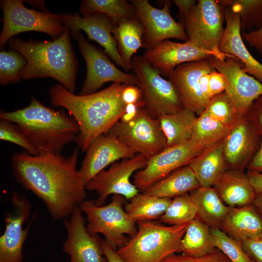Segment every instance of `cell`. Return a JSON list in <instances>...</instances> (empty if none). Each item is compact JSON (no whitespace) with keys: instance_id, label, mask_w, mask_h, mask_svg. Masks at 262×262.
I'll return each mask as SVG.
<instances>
[{"instance_id":"cell-1","label":"cell","mask_w":262,"mask_h":262,"mask_svg":"<svg viewBox=\"0 0 262 262\" xmlns=\"http://www.w3.org/2000/svg\"><path fill=\"white\" fill-rule=\"evenodd\" d=\"M79 149L77 147L67 157L33 156L25 150L11 157L15 180L42 201L53 220L66 218L86 199L85 183L77 169Z\"/></svg>"},{"instance_id":"cell-2","label":"cell","mask_w":262,"mask_h":262,"mask_svg":"<svg viewBox=\"0 0 262 262\" xmlns=\"http://www.w3.org/2000/svg\"><path fill=\"white\" fill-rule=\"evenodd\" d=\"M126 84L113 82L102 90L85 95H75L61 84L50 88L51 104L66 109L77 122L80 131L75 142L82 152L119 121L126 106L121 97Z\"/></svg>"},{"instance_id":"cell-3","label":"cell","mask_w":262,"mask_h":262,"mask_svg":"<svg viewBox=\"0 0 262 262\" xmlns=\"http://www.w3.org/2000/svg\"><path fill=\"white\" fill-rule=\"evenodd\" d=\"M70 35V31L66 28L59 37L52 40L10 39L9 48L17 51L27 61L19 72L20 78L24 80L51 78L74 94L78 62Z\"/></svg>"},{"instance_id":"cell-4","label":"cell","mask_w":262,"mask_h":262,"mask_svg":"<svg viewBox=\"0 0 262 262\" xmlns=\"http://www.w3.org/2000/svg\"><path fill=\"white\" fill-rule=\"evenodd\" d=\"M0 119L15 124L39 154H60L79 133L76 120L63 109L46 107L33 97L27 106L13 112L1 111Z\"/></svg>"},{"instance_id":"cell-5","label":"cell","mask_w":262,"mask_h":262,"mask_svg":"<svg viewBox=\"0 0 262 262\" xmlns=\"http://www.w3.org/2000/svg\"><path fill=\"white\" fill-rule=\"evenodd\" d=\"M136 224V233L116 250L124 262H161L180 252V242L188 223L169 226L147 221Z\"/></svg>"},{"instance_id":"cell-6","label":"cell","mask_w":262,"mask_h":262,"mask_svg":"<svg viewBox=\"0 0 262 262\" xmlns=\"http://www.w3.org/2000/svg\"><path fill=\"white\" fill-rule=\"evenodd\" d=\"M125 198L114 195L107 205L97 206L93 200H85L79 207L86 215V229L91 235L101 234L105 240L116 250L124 246L137 232L136 222L123 208Z\"/></svg>"},{"instance_id":"cell-7","label":"cell","mask_w":262,"mask_h":262,"mask_svg":"<svg viewBox=\"0 0 262 262\" xmlns=\"http://www.w3.org/2000/svg\"><path fill=\"white\" fill-rule=\"evenodd\" d=\"M131 70L137 78L149 114L157 118L163 114L176 113L184 108L173 83L163 78L143 56L134 55Z\"/></svg>"},{"instance_id":"cell-8","label":"cell","mask_w":262,"mask_h":262,"mask_svg":"<svg viewBox=\"0 0 262 262\" xmlns=\"http://www.w3.org/2000/svg\"><path fill=\"white\" fill-rule=\"evenodd\" d=\"M3 11V27L0 35V47L2 48L13 36L28 31L42 32L52 40L59 37L66 28L60 14L48 10L38 11L24 6L20 0H0Z\"/></svg>"},{"instance_id":"cell-9","label":"cell","mask_w":262,"mask_h":262,"mask_svg":"<svg viewBox=\"0 0 262 262\" xmlns=\"http://www.w3.org/2000/svg\"><path fill=\"white\" fill-rule=\"evenodd\" d=\"M135 153L148 159L167 147L166 139L158 118L152 117L145 107L128 122H117L108 132Z\"/></svg>"},{"instance_id":"cell-10","label":"cell","mask_w":262,"mask_h":262,"mask_svg":"<svg viewBox=\"0 0 262 262\" xmlns=\"http://www.w3.org/2000/svg\"><path fill=\"white\" fill-rule=\"evenodd\" d=\"M225 7L215 0H198L183 26L188 40L207 50L222 53Z\"/></svg>"},{"instance_id":"cell-11","label":"cell","mask_w":262,"mask_h":262,"mask_svg":"<svg viewBox=\"0 0 262 262\" xmlns=\"http://www.w3.org/2000/svg\"><path fill=\"white\" fill-rule=\"evenodd\" d=\"M207 147L192 138L181 144L167 147L148 158L146 166L134 176L132 183L142 192L176 170L188 165Z\"/></svg>"},{"instance_id":"cell-12","label":"cell","mask_w":262,"mask_h":262,"mask_svg":"<svg viewBox=\"0 0 262 262\" xmlns=\"http://www.w3.org/2000/svg\"><path fill=\"white\" fill-rule=\"evenodd\" d=\"M148 158L138 153L130 158L122 159L111 164L107 170H103L85 184L86 189L96 191L98 196L94 201L97 206L104 205L111 195H119L130 200L139 191L131 181V177L135 172L144 168Z\"/></svg>"},{"instance_id":"cell-13","label":"cell","mask_w":262,"mask_h":262,"mask_svg":"<svg viewBox=\"0 0 262 262\" xmlns=\"http://www.w3.org/2000/svg\"><path fill=\"white\" fill-rule=\"evenodd\" d=\"M72 37L77 40L79 50L86 66V77L79 95L96 92L109 82L137 85V79L135 75L118 68L104 51L86 40L82 31L77 32Z\"/></svg>"},{"instance_id":"cell-14","label":"cell","mask_w":262,"mask_h":262,"mask_svg":"<svg viewBox=\"0 0 262 262\" xmlns=\"http://www.w3.org/2000/svg\"><path fill=\"white\" fill-rule=\"evenodd\" d=\"M215 69L225 78V92L239 119L246 116L253 102L262 95V83L247 73L243 64L234 57L210 58Z\"/></svg>"},{"instance_id":"cell-15","label":"cell","mask_w":262,"mask_h":262,"mask_svg":"<svg viewBox=\"0 0 262 262\" xmlns=\"http://www.w3.org/2000/svg\"><path fill=\"white\" fill-rule=\"evenodd\" d=\"M11 210L5 213V229L0 237V262H24L22 249L34 217L24 229L30 217L32 206L24 196L13 190Z\"/></svg>"},{"instance_id":"cell-16","label":"cell","mask_w":262,"mask_h":262,"mask_svg":"<svg viewBox=\"0 0 262 262\" xmlns=\"http://www.w3.org/2000/svg\"><path fill=\"white\" fill-rule=\"evenodd\" d=\"M131 2L136 17L144 28L146 49L169 38L184 42L188 40L183 25L171 16L172 1H165L163 8L154 7L148 0H132Z\"/></svg>"},{"instance_id":"cell-17","label":"cell","mask_w":262,"mask_h":262,"mask_svg":"<svg viewBox=\"0 0 262 262\" xmlns=\"http://www.w3.org/2000/svg\"><path fill=\"white\" fill-rule=\"evenodd\" d=\"M143 56L161 75L166 77L177 67L184 63L212 57L219 59L228 57L235 58L223 53L207 50L189 40L179 43L168 39L163 41L152 49H147Z\"/></svg>"},{"instance_id":"cell-18","label":"cell","mask_w":262,"mask_h":262,"mask_svg":"<svg viewBox=\"0 0 262 262\" xmlns=\"http://www.w3.org/2000/svg\"><path fill=\"white\" fill-rule=\"evenodd\" d=\"M59 14L63 25L69 30L71 37L79 31H84L90 40L103 48L104 52L117 65L126 72L130 71L119 53L113 34L115 26L107 15L100 12L86 16H81L77 13Z\"/></svg>"},{"instance_id":"cell-19","label":"cell","mask_w":262,"mask_h":262,"mask_svg":"<svg viewBox=\"0 0 262 262\" xmlns=\"http://www.w3.org/2000/svg\"><path fill=\"white\" fill-rule=\"evenodd\" d=\"M79 207H75L68 219H64L67 238L63 243V251L70 257V262H107L98 235L87 230L85 219Z\"/></svg>"},{"instance_id":"cell-20","label":"cell","mask_w":262,"mask_h":262,"mask_svg":"<svg viewBox=\"0 0 262 262\" xmlns=\"http://www.w3.org/2000/svg\"><path fill=\"white\" fill-rule=\"evenodd\" d=\"M215 70L210 58L205 59L183 64L168 77L177 89L184 108L197 116L204 111L209 102L200 89L199 79L203 74Z\"/></svg>"},{"instance_id":"cell-21","label":"cell","mask_w":262,"mask_h":262,"mask_svg":"<svg viewBox=\"0 0 262 262\" xmlns=\"http://www.w3.org/2000/svg\"><path fill=\"white\" fill-rule=\"evenodd\" d=\"M261 137L246 117L239 119L223 140L228 170L244 171L257 151Z\"/></svg>"},{"instance_id":"cell-22","label":"cell","mask_w":262,"mask_h":262,"mask_svg":"<svg viewBox=\"0 0 262 262\" xmlns=\"http://www.w3.org/2000/svg\"><path fill=\"white\" fill-rule=\"evenodd\" d=\"M79 170L85 184L110 164L133 157V150L115 136L107 133L97 137L89 146Z\"/></svg>"},{"instance_id":"cell-23","label":"cell","mask_w":262,"mask_h":262,"mask_svg":"<svg viewBox=\"0 0 262 262\" xmlns=\"http://www.w3.org/2000/svg\"><path fill=\"white\" fill-rule=\"evenodd\" d=\"M224 15L225 32L219 51L236 58L246 71L262 83V64L251 55L244 43L238 15L229 7L225 8Z\"/></svg>"},{"instance_id":"cell-24","label":"cell","mask_w":262,"mask_h":262,"mask_svg":"<svg viewBox=\"0 0 262 262\" xmlns=\"http://www.w3.org/2000/svg\"><path fill=\"white\" fill-rule=\"evenodd\" d=\"M222 201L229 207L252 204L256 196L246 173L227 170L213 186Z\"/></svg>"},{"instance_id":"cell-25","label":"cell","mask_w":262,"mask_h":262,"mask_svg":"<svg viewBox=\"0 0 262 262\" xmlns=\"http://www.w3.org/2000/svg\"><path fill=\"white\" fill-rule=\"evenodd\" d=\"M220 229L242 242L262 234V216L253 204L229 207Z\"/></svg>"},{"instance_id":"cell-26","label":"cell","mask_w":262,"mask_h":262,"mask_svg":"<svg viewBox=\"0 0 262 262\" xmlns=\"http://www.w3.org/2000/svg\"><path fill=\"white\" fill-rule=\"evenodd\" d=\"M188 165L201 187H213L228 170L223 152V140L205 149L194 158Z\"/></svg>"},{"instance_id":"cell-27","label":"cell","mask_w":262,"mask_h":262,"mask_svg":"<svg viewBox=\"0 0 262 262\" xmlns=\"http://www.w3.org/2000/svg\"><path fill=\"white\" fill-rule=\"evenodd\" d=\"M197 212L196 218L210 227L220 229L229 207L221 199L213 187H200L190 192Z\"/></svg>"},{"instance_id":"cell-28","label":"cell","mask_w":262,"mask_h":262,"mask_svg":"<svg viewBox=\"0 0 262 262\" xmlns=\"http://www.w3.org/2000/svg\"><path fill=\"white\" fill-rule=\"evenodd\" d=\"M200 187L188 165L173 171L142 193L160 197L172 198L188 193Z\"/></svg>"},{"instance_id":"cell-29","label":"cell","mask_w":262,"mask_h":262,"mask_svg":"<svg viewBox=\"0 0 262 262\" xmlns=\"http://www.w3.org/2000/svg\"><path fill=\"white\" fill-rule=\"evenodd\" d=\"M113 34L117 44L119 53L130 71L133 55L141 47H146L143 41L144 28L136 16L126 19L115 26Z\"/></svg>"},{"instance_id":"cell-30","label":"cell","mask_w":262,"mask_h":262,"mask_svg":"<svg viewBox=\"0 0 262 262\" xmlns=\"http://www.w3.org/2000/svg\"><path fill=\"white\" fill-rule=\"evenodd\" d=\"M197 115L183 108L170 114H163L157 118L166 139L167 147L184 143L192 138L194 126Z\"/></svg>"},{"instance_id":"cell-31","label":"cell","mask_w":262,"mask_h":262,"mask_svg":"<svg viewBox=\"0 0 262 262\" xmlns=\"http://www.w3.org/2000/svg\"><path fill=\"white\" fill-rule=\"evenodd\" d=\"M215 248L209 226L196 218L187 224L180 245L182 254L199 257L211 252Z\"/></svg>"},{"instance_id":"cell-32","label":"cell","mask_w":262,"mask_h":262,"mask_svg":"<svg viewBox=\"0 0 262 262\" xmlns=\"http://www.w3.org/2000/svg\"><path fill=\"white\" fill-rule=\"evenodd\" d=\"M172 199L138 193L125 205V210L136 223L153 221L164 214Z\"/></svg>"},{"instance_id":"cell-33","label":"cell","mask_w":262,"mask_h":262,"mask_svg":"<svg viewBox=\"0 0 262 262\" xmlns=\"http://www.w3.org/2000/svg\"><path fill=\"white\" fill-rule=\"evenodd\" d=\"M79 11L83 16L96 12L103 13L115 26L136 16L133 5L126 0H84L80 3Z\"/></svg>"},{"instance_id":"cell-34","label":"cell","mask_w":262,"mask_h":262,"mask_svg":"<svg viewBox=\"0 0 262 262\" xmlns=\"http://www.w3.org/2000/svg\"><path fill=\"white\" fill-rule=\"evenodd\" d=\"M219 2L238 15L241 33L262 27V0H221Z\"/></svg>"},{"instance_id":"cell-35","label":"cell","mask_w":262,"mask_h":262,"mask_svg":"<svg viewBox=\"0 0 262 262\" xmlns=\"http://www.w3.org/2000/svg\"><path fill=\"white\" fill-rule=\"evenodd\" d=\"M231 127L217 121L204 111L196 118L192 139L209 147L223 140Z\"/></svg>"},{"instance_id":"cell-36","label":"cell","mask_w":262,"mask_h":262,"mask_svg":"<svg viewBox=\"0 0 262 262\" xmlns=\"http://www.w3.org/2000/svg\"><path fill=\"white\" fill-rule=\"evenodd\" d=\"M196 212L195 204L186 193L173 198L159 220L169 226L181 225L196 218Z\"/></svg>"},{"instance_id":"cell-37","label":"cell","mask_w":262,"mask_h":262,"mask_svg":"<svg viewBox=\"0 0 262 262\" xmlns=\"http://www.w3.org/2000/svg\"><path fill=\"white\" fill-rule=\"evenodd\" d=\"M210 232L215 247L222 252L231 262H253L243 249L242 242L219 228L210 227Z\"/></svg>"},{"instance_id":"cell-38","label":"cell","mask_w":262,"mask_h":262,"mask_svg":"<svg viewBox=\"0 0 262 262\" xmlns=\"http://www.w3.org/2000/svg\"><path fill=\"white\" fill-rule=\"evenodd\" d=\"M27 64L26 59L17 51L10 49L0 52V84L17 83L19 73Z\"/></svg>"},{"instance_id":"cell-39","label":"cell","mask_w":262,"mask_h":262,"mask_svg":"<svg viewBox=\"0 0 262 262\" xmlns=\"http://www.w3.org/2000/svg\"><path fill=\"white\" fill-rule=\"evenodd\" d=\"M204 111L217 121L229 127H232L239 119L225 92L212 98Z\"/></svg>"},{"instance_id":"cell-40","label":"cell","mask_w":262,"mask_h":262,"mask_svg":"<svg viewBox=\"0 0 262 262\" xmlns=\"http://www.w3.org/2000/svg\"><path fill=\"white\" fill-rule=\"evenodd\" d=\"M0 139L22 147L32 155H39L30 141L15 124L2 119H0Z\"/></svg>"},{"instance_id":"cell-41","label":"cell","mask_w":262,"mask_h":262,"mask_svg":"<svg viewBox=\"0 0 262 262\" xmlns=\"http://www.w3.org/2000/svg\"><path fill=\"white\" fill-rule=\"evenodd\" d=\"M161 262H231L219 249L215 248L211 252L201 257H192L183 254H174L164 259Z\"/></svg>"},{"instance_id":"cell-42","label":"cell","mask_w":262,"mask_h":262,"mask_svg":"<svg viewBox=\"0 0 262 262\" xmlns=\"http://www.w3.org/2000/svg\"><path fill=\"white\" fill-rule=\"evenodd\" d=\"M243 249L253 262H262V234L242 242Z\"/></svg>"},{"instance_id":"cell-43","label":"cell","mask_w":262,"mask_h":262,"mask_svg":"<svg viewBox=\"0 0 262 262\" xmlns=\"http://www.w3.org/2000/svg\"><path fill=\"white\" fill-rule=\"evenodd\" d=\"M262 138V95L252 104L246 115Z\"/></svg>"},{"instance_id":"cell-44","label":"cell","mask_w":262,"mask_h":262,"mask_svg":"<svg viewBox=\"0 0 262 262\" xmlns=\"http://www.w3.org/2000/svg\"><path fill=\"white\" fill-rule=\"evenodd\" d=\"M227 86L225 77L216 69L210 73L209 88L210 98L224 92Z\"/></svg>"},{"instance_id":"cell-45","label":"cell","mask_w":262,"mask_h":262,"mask_svg":"<svg viewBox=\"0 0 262 262\" xmlns=\"http://www.w3.org/2000/svg\"><path fill=\"white\" fill-rule=\"evenodd\" d=\"M121 97L126 105L144 101L140 88L133 84H126L122 90Z\"/></svg>"},{"instance_id":"cell-46","label":"cell","mask_w":262,"mask_h":262,"mask_svg":"<svg viewBox=\"0 0 262 262\" xmlns=\"http://www.w3.org/2000/svg\"><path fill=\"white\" fill-rule=\"evenodd\" d=\"M243 40L262 55V27L257 30L241 33Z\"/></svg>"},{"instance_id":"cell-47","label":"cell","mask_w":262,"mask_h":262,"mask_svg":"<svg viewBox=\"0 0 262 262\" xmlns=\"http://www.w3.org/2000/svg\"><path fill=\"white\" fill-rule=\"evenodd\" d=\"M179 9L177 17L179 22L183 25L185 20L190 15L197 1L195 0H173Z\"/></svg>"},{"instance_id":"cell-48","label":"cell","mask_w":262,"mask_h":262,"mask_svg":"<svg viewBox=\"0 0 262 262\" xmlns=\"http://www.w3.org/2000/svg\"><path fill=\"white\" fill-rule=\"evenodd\" d=\"M145 107V101L136 103L126 104L125 111L119 121L122 122H128L133 120L138 114L140 109Z\"/></svg>"},{"instance_id":"cell-49","label":"cell","mask_w":262,"mask_h":262,"mask_svg":"<svg viewBox=\"0 0 262 262\" xmlns=\"http://www.w3.org/2000/svg\"><path fill=\"white\" fill-rule=\"evenodd\" d=\"M247 171L262 173V138L255 154L248 163Z\"/></svg>"},{"instance_id":"cell-50","label":"cell","mask_w":262,"mask_h":262,"mask_svg":"<svg viewBox=\"0 0 262 262\" xmlns=\"http://www.w3.org/2000/svg\"><path fill=\"white\" fill-rule=\"evenodd\" d=\"M102 248L107 262H124L122 258L105 240H102Z\"/></svg>"},{"instance_id":"cell-51","label":"cell","mask_w":262,"mask_h":262,"mask_svg":"<svg viewBox=\"0 0 262 262\" xmlns=\"http://www.w3.org/2000/svg\"><path fill=\"white\" fill-rule=\"evenodd\" d=\"M246 174L256 194L262 193V173L247 171Z\"/></svg>"},{"instance_id":"cell-52","label":"cell","mask_w":262,"mask_h":262,"mask_svg":"<svg viewBox=\"0 0 262 262\" xmlns=\"http://www.w3.org/2000/svg\"><path fill=\"white\" fill-rule=\"evenodd\" d=\"M210 72L203 74L198 80L200 89L206 98L209 101L211 99L209 93V82Z\"/></svg>"},{"instance_id":"cell-53","label":"cell","mask_w":262,"mask_h":262,"mask_svg":"<svg viewBox=\"0 0 262 262\" xmlns=\"http://www.w3.org/2000/svg\"><path fill=\"white\" fill-rule=\"evenodd\" d=\"M252 204L262 216V193H257Z\"/></svg>"},{"instance_id":"cell-54","label":"cell","mask_w":262,"mask_h":262,"mask_svg":"<svg viewBox=\"0 0 262 262\" xmlns=\"http://www.w3.org/2000/svg\"><path fill=\"white\" fill-rule=\"evenodd\" d=\"M28 3L31 4L33 6H35L37 8H39L42 10V11H47V9L45 6L44 1L43 0H28Z\"/></svg>"}]
</instances>
